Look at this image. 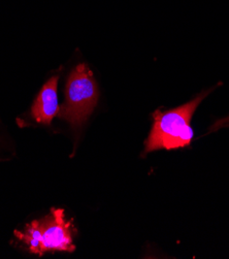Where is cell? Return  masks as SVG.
Listing matches in <instances>:
<instances>
[{
  "label": "cell",
  "mask_w": 229,
  "mask_h": 259,
  "mask_svg": "<svg viewBox=\"0 0 229 259\" xmlns=\"http://www.w3.org/2000/svg\"><path fill=\"white\" fill-rule=\"evenodd\" d=\"M215 88L202 91L183 106L168 111L157 110L153 114V127L146 141V153L157 150H174L187 147L193 139L192 117L205 99Z\"/></svg>",
  "instance_id": "obj_1"
},
{
  "label": "cell",
  "mask_w": 229,
  "mask_h": 259,
  "mask_svg": "<svg viewBox=\"0 0 229 259\" xmlns=\"http://www.w3.org/2000/svg\"><path fill=\"white\" fill-rule=\"evenodd\" d=\"M72 223L65 218L62 209H52L42 219L34 220L15 236L26 245L30 252L42 255L48 251L73 252Z\"/></svg>",
  "instance_id": "obj_2"
},
{
  "label": "cell",
  "mask_w": 229,
  "mask_h": 259,
  "mask_svg": "<svg viewBox=\"0 0 229 259\" xmlns=\"http://www.w3.org/2000/svg\"><path fill=\"white\" fill-rule=\"evenodd\" d=\"M59 76L54 75L43 85L40 92L38 93L32 109L31 115L32 118L42 124H50L59 112L58 106V95H57V86H58Z\"/></svg>",
  "instance_id": "obj_4"
},
{
  "label": "cell",
  "mask_w": 229,
  "mask_h": 259,
  "mask_svg": "<svg viewBox=\"0 0 229 259\" xmlns=\"http://www.w3.org/2000/svg\"><path fill=\"white\" fill-rule=\"evenodd\" d=\"M65 94L66 99L58 116L72 127L79 128L90 117L98 101V87L86 64H79L70 72Z\"/></svg>",
  "instance_id": "obj_3"
}]
</instances>
